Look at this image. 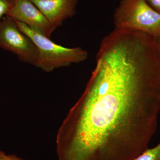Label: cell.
Here are the masks:
<instances>
[{"label":"cell","instance_id":"obj_5","mask_svg":"<svg viewBox=\"0 0 160 160\" xmlns=\"http://www.w3.org/2000/svg\"><path fill=\"white\" fill-rule=\"evenodd\" d=\"M6 15L49 38L57 29L29 0H16Z\"/></svg>","mask_w":160,"mask_h":160},{"label":"cell","instance_id":"obj_7","mask_svg":"<svg viewBox=\"0 0 160 160\" xmlns=\"http://www.w3.org/2000/svg\"><path fill=\"white\" fill-rule=\"evenodd\" d=\"M133 160H160V142L153 148L146 149Z\"/></svg>","mask_w":160,"mask_h":160},{"label":"cell","instance_id":"obj_10","mask_svg":"<svg viewBox=\"0 0 160 160\" xmlns=\"http://www.w3.org/2000/svg\"><path fill=\"white\" fill-rule=\"evenodd\" d=\"M149 7L160 14V0H145Z\"/></svg>","mask_w":160,"mask_h":160},{"label":"cell","instance_id":"obj_2","mask_svg":"<svg viewBox=\"0 0 160 160\" xmlns=\"http://www.w3.org/2000/svg\"><path fill=\"white\" fill-rule=\"evenodd\" d=\"M19 29L37 47L38 55L33 66L46 72L84 62L88 57L87 51L81 47L69 48L58 45L28 26L16 21Z\"/></svg>","mask_w":160,"mask_h":160},{"label":"cell","instance_id":"obj_1","mask_svg":"<svg viewBox=\"0 0 160 160\" xmlns=\"http://www.w3.org/2000/svg\"><path fill=\"white\" fill-rule=\"evenodd\" d=\"M85 91L58 131V160H133L160 113V52L150 36L114 29L103 38Z\"/></svg>","mask_w":160,"mask_h":160},{"label":"cell","instance_id":"obj_6","mask_svg":"<svg viewBox=\"0 0 160 160\" xmlns=\"http://www.w3.org/2000/svg\"><path fill=\"white\" fill-rule=\"evenodd\" d=\"M57 29L76 13L78 0H29Z\"/></svg>","mask_w":160,"mask_h":160},{"label":"cell","instance_id":"obj_3","mask_svg":"<svg viewBox=\"0 0 160 160\" xmlns=\"http://www.w3.org/2000/svg\"><path fill=\"white\" fill-rule=\"evenodd\" d=\"M115 28L160 35V14L145 0H121L113 16Z\"/></svg>","mask_w":160,"mask_h":160},{"label":"cell","instance_id":"obj_11","mask_svg":"<svg viewBox=\"0 0 160 160\" xmlns=\"http://www.w3.org/2000/svg\"><path fill=\"white\" fill-rule=\"evenodd\" d=\"M155 38L158 47L159 49L160 52V35Z\"/></svg>","mask_w":160,"mask_h":160},{"label":"cell","instance_id":"obj_4","mask_svg":"<svg viewBox=\"0 0 160 160\" xmlns=\"http://www.w3.org/2000/svg\"><path fill=\"white\" fill-rule=\"evenodd\" d=\"M0 48L13 53L21 62L33 66L38 55L32 40L20 30L15 20L7 15L0 21Z\"/></svg>","mask_w":160,"mask_h":160},{"label":"cell","instance_id":"obj_9","mask_svg":"<svg viewBox=\"0 0 160 160\" xmlns=\"http://www.w3.org/2000/svg\"><path fill=\"white\" fill-rule=\"evenodd\" d=\"M0 160H25L14 154H7L0 149Z\"/></svg>","mask_w":160,"mask_h":160},{"label":"cell","instance_id":"obj_8","mask_svg":"<svg viewBox=\"0 0 160 160\" xmlns=\"http://www.w3.org/2000/svg\"><path fill=\"white\" fill-rule=\"evenodd\" d=\"M16 0H0V21L11 8Z\"/></svg>","mask_w":160,"mask_h":160}]
</instances>
